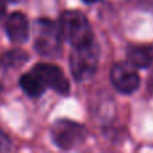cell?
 <instances>
[{"mask_svg":"<svg viewBox=\"0 0 153 153\" xmlns=\"http://www.w3.org/2000/svg\"><path fill=\"white\" fill-rule=\"evenodd\" d=\"M58 28L62 40L69 42L73 47L93 42V31L89 20L78 11H66L62 13Z\"/></svg>","mask_w":153,"mask_h":153,"instance_id":"cell-1","label":"cell"},{"mask_svg":"<svg viewBox=\"0 0 153 153\" xmlns=\"http://www.w3.org/2000/svg\"><path fill=\"white\" fill-rule=\"evenodd\" d=\"M100 61V48L94 40L83 46L74 47L70 56L71 73L78 81H85L94 75Z\"/></svg>","mask_w":153,"mask_h":153,"instance_id":"cell-2","label":"cell"},{"mask_svg":"<svg viewBox=\"0 0 153 153\" xmlns=\"http://www.w3.org/2000/svg\"><path fill=\"white\" fill-rule=\"evenodd\" d=\"M35 50L45 56H56L62 50V38L58 24L48 19H39L35 23Z\"/></svg>","mask_w":153,"mask_h":153,"instance_id":"cell-3","label":"cell"},{"mask_svg":"<svg viewBox=\"0 0 153 153\" xmlns=\"http://www.w3.org/2000/svg\"><path fill=\"white\" fill-rule=\"evenodd\" d=\"M51 137L61 149H73L81 145L86 138L83 125L69 120H59L51 128Z\"/></svg>","mask_w":153,"mask_h":153,"instance_id":"cell-4","label":"cell"},{"mask_svg":"<svg viewBox=\"0 0 153 153\" xmlns=\"http://www.w3.org/2000/svg\"><path fill=\"white\" fill-rule=\"evenodd\" d=\"M110 81L113 86L124 94H130L140 86V76L136 71V67L129 61L118 62L111 67Z\"/></svg>","mask_w":153,"mask_h":153,"instance_id":"cell-5","label":"cell"},{"mask_svg":"<svg viewBox=\"0 0 153 153\" xmlns=\"http://www.w3.org/2000/svg\"><path fill=\"white\" fill-rule=\"evenodd\" d=\"M32 73L38 75L46 87H51L59 94H69L70 83L58 66L51 63H38L32 69Z\"/></svg>","mask_w":153,"mask_h":153,"instance_id":"cell-6","label":"cell"},{"mask_svg":"<svg viewBox=\"0 0 153 153\" xmlns=\"http://www.w3.org/2000/svg\"><path fill=\"white\" fill-rule=\"evenodd\" d=\"M5 31L13 43H24L30 36V24L26 15L22 12L11 13L5 23Z\"/></svg>","mask_w":153,"mask_h":153,"instance_id":"cell-7","label":"cell"},{"mask_svg":"<svg viewBox=\"0 0 153 153\" xmlns=\"http://www.w3.org/2000/svg\"><path fill=\"white\" fill-rule=\"evenodd\" d=\"M128 61L138 69H146L153 63V46L134 45L126 50Z\"/></svg>","mask_w":153,"mask_h":153,"instance_id":"cell-8","label":"cell"},{"mask_svg":"<svg viewBox=\"0 0 153 153\" xmlns=\"http://www.w3.org/2000/svg\"><path fill=\"white\" fill-rule=\"evenodd\" d=\"M19 83H20L22 89L24 90V93H26L27 95H30V97H32V98L40 97L46 90V86L43 85V82L40 81V79L38 78V75L34 74L32 71L26 73V74L22 75Z\"/></svg>","mask_w":153,"mask_h":153,"instance_id":"cell-9","label":"cell"},{"mask_svg":"<svg viewBox=\"0 0 153 153\" xmlns=\"http://www.w3.org/2000/svg\"><path fill=\"white\" fill-rule=\"evenodd\" d=\"M28 61V54L23 50H11L5 53L1 58V65L4 67H19Z\"/></svg>","mask_w":153,"mask_h":153,"instance_id":"cell-10","label":"cell"},{"mask_svg":"<svg viewBox=\"0 0 153 153\" xmlns=\"http://www.w3.org/2000/svg\"><path fill=\"white\" fill-rule=\"evenodd\" d=\"M11 149V140L0 128V152H8Z\"/></svg>","mask_w":153,"mask_h":153,"instance_id":"cell-11","label":"cell"},{"mask_svg":"<svg viewBox=\"0 0 153 153\" xmlns=\"http://www.w3.org/2000/svg\"><path fill=\"white\" fill-rule=\"evenodd\" d=\"M5 12V1L4 0H0V18L4 15Z\"/></svg>","mask_w":153,"mask_h":153,"instance_id":"cell-12","label":"cell"},{"mask_svg":"<svg viewBox=\"0 0 153 153\" xmlns=\"http://www.w3.org/2000/svg\"><path fill=\"white\" fill-rule=\"evenodd\" d=\"M85 3H87V4H93V3H97V1H100V0H83Z\"/></svg>","mask_w":153,"mask_h":153,"instance_id":"cell-13","label":"cell"},{"mask_svg":"<svg viewBox=\"0 0 153 153\" xmlns=\"http://www.w3.org/2000/svg\"><path fill=\"white\" fill-rule=\"evenodd\" d=\"M149 87H151V91L153 93V76L151 78V82H149Z\"/></svg>","mask_w":153,"mask_h":153,"instance_id":"cell-14","label":"cell"},{"mask_svg":"<svg viewBox=\"0 0 153 153\" xmlns=\"http://www.w3.org/2000/svg\"><path fill=\"white\" fill-rule=\"evenodd\" d=\"M8 1H10V3H19L20 0H8Z\"/></svg>","mask_w":153,"mask_h":153,"instance_id":"cell-15","label":"cell"},{"mask_svg":"<svg viewBox=\"0 0 153 153\" xmlns=\"http://www.w3.org/2000/svg\"><path fill=\"white\" fill-rule=\"evenodd\" d=\"M1 89H3V86H1V83H0V94H1Z\"/></svg>","mask_w":153,"mask_h":153,"instance_id":"cell-16","label":"cell"}]
</instances>
